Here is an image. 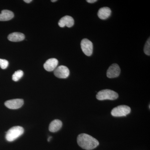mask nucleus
Segmentation results:
<instances>
[{"label": "nucleus", "mask_w": 150, "mask_h": 150, "mask_svg": "<svg viewBox=\"0 0 150 150\" xmlns=\"http://www.w3.org/2000/svg\"><path fill=\"white\" fill-rule=\"evenodd\" d=\"M77 143L81 148L87 150L93 149L99 144L96 139L86 134H81L78 136Z\"/></svg>", "instance_id": "nucleus-1"}, {"label": "nucleus", "mask_w": 150, "mask_h": 150, "mask_svg": "<svg viewBox=\"0 0 150 150\" xmlns=\"http://www.w3.org/2000/svg\"><path fill=\"white\" fill-rule=\"evenodd\" d=\"M24 131V129L21 126H14L6 132V139L9 142H13L21 137L23 134Z\"/></svg>", "instance_id": "nucleus-2"}, {"label": "nucleus", "mask_w": 150, "mask_h": 150, "mask_svg": "<svg viewBox=\"0 0 150 150\" xmlns=\"http://www.w3.org/2000/svg\"><path fill=\"white\" fill-rule=\"evenodd\" d=\"M96 97L97 99L100 100H114L118 98V94L116 92L111 90L104 89L98 92L97 94Z\"/></svg>", "instance_id": "nucleus-3"}, {"label": "nucleus", "mask_w": 150, "mask_h": 150, "mask_svg": "<svg viewBox=\"0 0 150 150\" xmlns=\"http://www.w3.org/2000/svg\"><path fill=\"white\" fill-rule=\"evenodd\" d=\"M130 107L126 105H118L111 110V114L114 117H122L126 116L131 112Z\"/></svg>", "instance_id": "nucleus-4"}, {"label": "nucleus", "mask_w": 150, "mask_h": 150, "mask_svg": "<svg viewBox=\"0 0 150 150\" xmlns=\"http://www.w3.org/2000/svg\"><path fill=\"white\" fill-rule=\"evenodd\" d=\"M81 46L84 54L87 56H91L93 50V45L91 41L87 38H84L81 40Z\"/></svg>", "instance_id": "nucleus-5"}, {"label": "nucleus", "mask_w": 150, "mask_h": 150, "mask_svg": "<svg viewBox=\"0 0 150 150\" xmlns=\"http://www.w3.org/2000/svg\"><path fill=\"white\" fill-rule=\"evenodd\" d=\"M54 74L57 78L66 79L69 75V70L66 66H59L54 70Z\"/></svg>", "instance_id": "nucleus-6"}, {"label": "nucleus", "mask_w": 150, "mask_h": 150, "mask_svg": "<svg viewBox=\"0 0 150 150\" xmlns=\"http://www.w3.org/2000/svg\"><path fill=\"white\" fill-rule=\"evenodd\" d=\"M23 103V100L18 98L7 100L5 103V105L9 109H17L21 108Z\"/></svg>", "instance_id": "nucleus-7"}, {"label": "nucleus", "mask_w": 150, "mask_h": 150, "mask_svg": "<svg viewBox=\"0 0 150 150\" xmlns=\"http://www.w3.org/2000/svg\"><path fill=\"white\" fill-rule=\"evenodd\" d=\"M120 73L121 69L119 66L117 64H113L107 70V76L110 79L116 78L119 76Z\"/></svg>", "instance_id": "nucleus-8"}, {"label": "nucleus", "mask_w": 150, "mask_h": 150, "mask_svg": "<svg viewBox=\"0 0 150 150\" xmlns=\"http://www.w3.org/2000/svg\"><path fill=\"white\" fill-rule=\"evenodd\" d=\"M59 62L55 58H51L48 59L43 65L44 69L48 71H54L57 68Z\"/></svg>", "instance_id": "nucleus-9"}, {"label": "nucleus", "mask_w": 150, "mask_h": 150, "mask_svg": "<svg viewBox=\"0 0 150 150\" xmlns=\"http://www.w3.org/2000/svg\"><path fill=\"white\" fill-rule=\"evenodd\" d=\"M74 21L72 17L66 16L59 20L58 24L60 27L63 28L67 26V27L71 28L74 25Z\"/></svg>", "instance_id": "nucleus-10"}, {"label": "nucleus", "mask_w": 150, "mask_h": 150, "mask_svg": "<svg viewBox=\"0 0 150 150\" xmlns=\"http://www.w3.org/2000/svg\"><path fill=\"white\" fill-rule=\"evenodd\" d=\"M111 13V11L109 8H101L98 11V16L100 18L105 20L110 17Z\"/></svg>", "instance_id": "nucleus-11"}, {"label": "nucleus", "mask_w": 150, "mask_h": 150, "mask_svg": "<svg viewBox=\"0 0 150 150\" xmlns=\"http://www.w3.org/2000/svg\"><path fill=\"white\" fill-rule=\"evenodd\" d=\"M8 38L12 42H19L24 40L25 35L21 33L14 32L10 34Z\"/></svg>", "instance_id": "nucleus-12"}, {"label": "nucleus", "mask_w": 150, "mask_h": 150, "mask_svg": "<svg viewBox=\"0 0 150 150\" xmlns=\"http://www.w3.org/2000/svg\"><path fill=\"white\" fill-rule=\"evenodd\" d=\"M62 126V121L58 119H56L50 123L49 126V130L51 132L54 133L60 130Z\"/></svg>", "instance_id": "nucleus-13"}, {"label": "nucleus", "mask_w": 150, "mask_h": 150, "mask_svg": "<svg viewBox=\"0 0 150 150\" xmlns=\"http://www.w3.org/2000/svg\"><path fill=\"white\" fill-rule=\"evenodd\" d=\"M14 13L11 11L4 10L0 13V21H8L14 17Z\"/></svg>", "instance_id": "nucleus-14"}, {"label": "nucleus", "mask_w": 150, "mask_h": 150, "mask_svg": "<svg viewBox=\"0 0 150 150\" xmlns=\"http://www.w3.org/2000/svg\"><path fill=\"white\" fill-rule=\"evenodd\" d=\"M23 75V72L21 70L16 71L12 76L13 80L14 81H17L19 80Z\"/></svg>", "instance_id": "nucleus-15"}, {"label": "nucleus", "mask_w": 150, "mask_h": 150, "mask_svg": "<svg viewBox=\"0 0 150 150\" xmlns=\"http://www.w3.org/2000/svg\"><path fill=\"white\" fill-rule=\"evenodd\" d=\"M144 52L145 54L148 56L150 55V38L147 40L146 44H145L144 48Z\"/></svg>", "instance_id": "nucleus-16"}, {"label": "nucleus", "mask_w": 150, "mask_h": 150, "mask_svg": "<svg viewBox=\"0 0 150 150\" xmlns=\"http://www.w3.org/2000/svg\"><path fill=\"white\" fill-rule=\"evenodd\" d=\"M8 66V61L5 59H0V67L3 69H6Z\"/></svg>", "instance_id": "nucleus-17"}, {"label": "nucleus", "mask_w": 150, "mask_h": 150, "mask_svg": "<svg viewBox=\"0 0 150 150\" xmlns=\"http://www.w3.org/2000/svg\"><path fill=\"white\" fill-rule=\"evenodd\" d=\"M97 1V0H87V1H86L89 3H91V4H92V3L96 2Z\"/></svg>", "instance_id": "nucleus-18"}, {"label": "nucleus", "mask_w": 150, "mask_h": 150, "mask_svg": "<svg viewBox=\"0 0 150 150\" xmlns=\"http://www.w3.org/2000/svg\"><path fill=\"white\" fill-rule=\"evenodd\" d=\"M24 1L26 3H30L32 1V0H24Z\"/></svg>", "instance_id": "nucleus-19"}, {"label": "nucleus", "mask_w": 150, "mask_h": 150, "mask_svg": "<svg viewBox=\"0 0 150 150\" xmlns=\"http://www.w3.org/2000/svg\"><path fill=\"white\" fill-rule=\"evenodd\" d=\"M51 138H52V137H49V138H48V142H49V141H50V140H51Z\"/></svg>", "instance_id": "nucleus-20"}, {"label": "nucleus", "mask_w": 150, "mask_h": 150, "mask_svg": "<svg viewBox=\"0 0 150 150\" xmlns=\"http://www.w3.org/2000/svg\"><path fill=\"white\" fill-rule=\"evenodd\" d=\"M57 1L56 0H54V1H53V0H52L51 1V2H54Z\"/></svg>", "instance_id": "nucleus-21"}]
</instances>
